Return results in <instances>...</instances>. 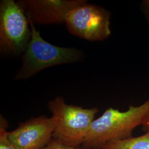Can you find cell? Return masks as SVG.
Here are the masks:
<instances>
[{
  "label": "cell",
  "mask_w": 149,
  "mask_h": 149,
  "mask_svg": "<svg viewBox=\"0 0 149 149\" xmlns=\"http://www.w3.org/2000/svg\"><path fill=\"white\" fill-rule=\"evenodd\" d=\"M149 116V98L139 106H129L125 112L109 108L91 124L82 148L102 149L109 141L132 138L134 130L143 126Z\"/></svg>",
  "instance_id": "1"
},
{
  "label": "cell",
  "mask_w": 149,
  "mask_h": 149,
  "mask_svg": "<svg viewBox=\"0 0 149 149\" xmlns=\"http://www.w3.org/2000/svg\"><path fill=\"white\" fill-rule=\"evenodd\" d=\"M29 22L32 37L22 55V64L17 72L15 80H27L48 68L81 61L84 59L83 52L76 48L60 47L45 41L34 25Z\"/></svg>",
  "instance_id": "2"
},
{
  "label": "cell",
  "mask_w": 149,
  "mask_h": 149,
  "mask_svg": "<svg viewBox=\"0 0 149 149\" xmlns=\"http://www.w3.org/2000/svg\"><path fill=\"white\" fill-rule=\"evenodd\" d=\"M48 108L55 119L53 140L71 148H79L82 145L99 112L97 108H84L67 104L61 97L49 102Z\"/></svg>",
  "instance_id": "3"
},
{
  "label": "cell",
  "mask_w": 149,
  "mask_h": 149,
  "mask_svg": "<svg viewBox=\"0 0 149 149\" xmlns=\"http://www.w3.org/2000/svg\"><path fill=\"white\" fill-rule=\"evenodd\" d=\"M25 12L13 0L0 2V52L19 56L25 52L32 37V29Z\"/></svg>",
  "instance_id": "4"
},
{
  "label": "cell",
  "mask_w": 149,
  "mask_h": 149,
  "mask_svg": "<svg viewBox=\"0 0 149 149\" xmlns=\"http://www.w3.org/2000/svg\"><path fill=\"white\" fill-rule=\"evenodd\" d=\"M110 18L109 11L86 1L70 11L65 23L71 34L91 42H100L111 36Z\"/></svg>",
  "instance_id": "5"
},
{
  "label": "cell",
  "mask_w": 149,
  "mask_h": 149,
  "mask_svg": "<svg viewBox=\"0 0 149 149\" xmlns=\"http://www.w3.org/2000/svg\"><path fill=\"white\" fill-rule=\"evenodd\" d=\"M55 127L53 117L32 118L8 132V138L17 149H43L53 140Z\"/></svg>",
  "instance_id": "6"
},
{
  "label": "cell",
  "mask_w": 149,
  "mask_h": 149,
  "mask_svg": "<svg viewBox=\"0 0 149 149\" xmlns=\"http://www.w3.org/2000/svg\"><path fill=\"white\" fill-rule=\"evenodd\" d=\"M86 0H20L18 3L34 25L61 24L70 11Z\"/></svg>",
  "instance_id": "7"
},
{
  "label": "cell",
  "mask_w": 149,
  "mask_h": 149,
  "mask_svg": "<svg viewBox=\"0 0 149 149\" xmlns=\"http://www.w3.org/2000/svg\"><path fill=\"white\" fill-rule=\"evenodd\" d=\"M102 149H149V132L138 137L109 141Z\"/></svg>",
  "instance_id": "8"
},
{
  "label": "cell",
  "mask_w": 149,
  "mask_h": 149,
  "mask_svg": "<svg viewBox=\"0 0 149 149\" xmlns=\"http://www.w3.org/2000/svg\"><path fill=\"white\" fill-rule=\"evenodd\" d=\"M8 123L1 115L0 118V149H17L8 138L7 131Z\"/></svg>",
  "instance_id": "9"
},
{
  "label": "cell",
  "mask_w": 149,
  "mask_h": 149,
  "mask_svg": "<svg viewBox=\"0 0 149 149\" xmlns=\"http://www.w3.org/2000/svg\"><path fill=\"white\" fill-rule=\"evenodd\" d=\"M43 149H83L80 148H71L65 146L63 144L53 140L52 142Z\"/></svg>",
  "instance_id": "10"
},
{
  "label": "cell",
  "mask_w": 149,
  "mask_h": 149,
  "mask_svg": "<svg viewBox=\"0 0 149 149\" xmlns=\"http://www.w3.org/2000/svg\"><path fill=\"white\" fill-rule=\"evenodd\" d=\"M141 7L144 15L149 23V0H144L141 2Z\"/></svg>",
  "instance_id": "11"
},
{
  "label": "cell",
  "mask_w": 149,
  "mask_h": 149,
  "mask_svg": "<svg viewBox=\"0 0 149 149\" xmlns=\"http://www.w3.org/2000/svg\"><path fill=\"white\" fill-rule=\"evenodd\" d=\"M142 127H143V130L144 132H145L146 133L149 132V116L147 118L146 122H145L144 125Z\"/></svg>",
  "instance_id": "12"
}]
</instances>
